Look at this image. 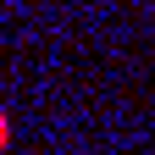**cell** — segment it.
Instances as JSON below:
<instances>
[{"mask_svg":"<svg viewBox=\"0 0 155 155\" xmlns=\"http://www.w3.org/2000/svg\"><path fill=\"white\" fill-rule=\"evenodd\" d=\"M11 133H17V127H11V111H6V105H0V155H6V150H11Z\"/></svg>","mask_w":155,"mask_h":155,"instance_id":"obj_1","label":"cell"}]
</instances>
